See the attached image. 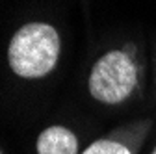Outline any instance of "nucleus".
Returning <instances> with one entry per match:
<instances>
[{"mask_svg":"<svg viewBox=\"0 0 156 154\" xmlns=\"http://www.w3.org/2000/svg\"><path fill=\"white\" fill-rule=\"evenodd\" d=\"M9 65L23 78H41L48 74L60 56L58 32L43 23H32L19 30L9 43Z\"/></svg>","mask_w":156,"mask_h":154,"instance_id":"1","label":"nucleus"},{"mask_svg":"<svg viewBox=\"0 0 156 154\" xmlns=\"http://www.w3.org/2000/svg\"><path fill=\"white\" fill-rule=\"evenodd\" d=\"M138 82V71L130 58L121 50L104 54L95 63L89 76L91 95L106 104L123 102Z\"/></svg>","mask_w":156,"mask_h":154,"instance_id":"2","label":"nucleus"},{"mask_svg":"<svg viewBox=\"0 0 156 154\" xmlns=\"http://www.w3.org/2000/svg\"><path fill=\"white\" fill-rule=\"evenodd\" d=\"M74 134L63 126H50L37 138V154H76Z\"/></svg>","mask_w":156,"mask_h":154,"instance_id":"3","label":"nucleus"},{"mask_svg":"<svg viewBox=\"0 0 156 154\" xmlns=\"http://www.w3.org/2000/svg\"><path fill=\"white\" fill-rule=\"evenodd\" d=\"M84 154H130V152L121 143H115L110 139H101V141H95Z\"/></svg>","mask_w":156,"mask_h":154,"instance_id":"4","label":"nucleus"},{"mask_svg":"<svg viewBox=\"0 0 156 154\" xmlns=\"http://www.w3.org/2000/svg\"><path fill=\"white\" fill-rule=\"evenodd\" d=\"M152 154H156V149H154V152H152Z\"/></svg>","mask_w":156,"mask_h":154,"instance_id":"5","label":"nucleus"}]
</instances>
